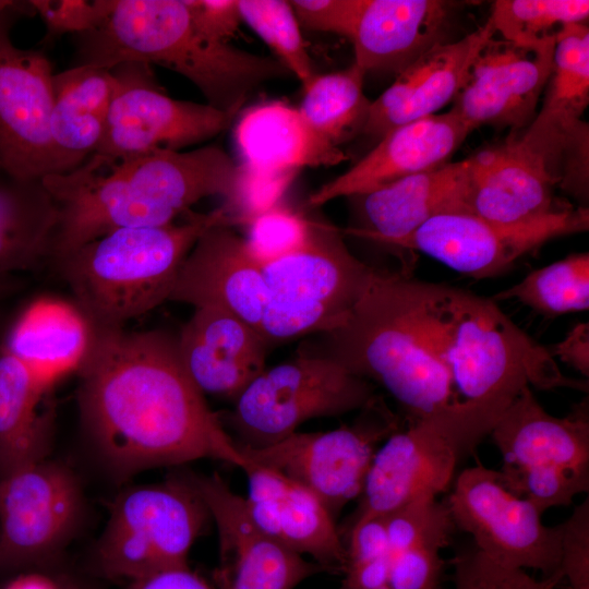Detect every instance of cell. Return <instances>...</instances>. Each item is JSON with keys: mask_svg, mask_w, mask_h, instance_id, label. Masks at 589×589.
<instances>
[{"mask_svg": "<svg viewBox=\"0 0 589 589\" xmlns=\"http://www.w3.org/2000/svg\"><path fill=\"white\" fill-rule=\"evenodd\" d=\"M77 372L84 430L118 471L202 458L248 465L187 373L177 336L161 329L94 332Z\"/></svg>", "mask_w": 589, "mask_h": 589, "instance_id": "cell-1", "label": "cell"}, {"mask_svg": "<svg viewBox=\"0 0 589 589\" xmlns=\"http://www.w3.org/2000/svg\"><path fill=\"white\" fill-rule=\"evenodd\" d=\"M435 286L374 267L346 321L305 347L381 385L408 424L436 421L460 446L459 404L434 330Z\"/></svg>", "mask_w": 589, "mask_h": 589, "instance_id": "cell-2", "label": "cell"}, {"mask_svg": "<svg viewBox=\"0 0 589 589\" xmlns=\"http://www.w3.org/2000/svg\"><path fill=\"white\" fill-rule=\"evenodd\" d=\"M238 169L215 145L122 158L94 153L75 169L41 181L58 212L51 259L113 230L172 224L204 197L226 199Z\"/></svg>", "mask_w": 589, "mask_h": 589, "instance_id": "cell-3", "label": "cell"}, {"mask_svg": "<svg viewBox=\"0 0 589 589\" xmlns=\"http://www.w3.org/2000/svg\"><path fill=\"white\" fill-rule=\"evenodd\" d=\"M433 323L458 399L468 455L525 387L588 392V381L564 375L548 348L517 326L492 298L436 284Z\"/></svg>", "mask_w": 589, "mask_h": 589, "instance_id": "cell-4", "label": "cell"}, {"mask_svg": "<svg viewBox=\"0 0 589 589\" xmlns=\"http://www.w3.org/2000/svg\"><path fill=\"white\" fill-rule=\"evenodd\" d=\"M76 39V65L158 64L191 81L221 111L238 112L256 86L289 74L278 60L206 35L187 0H111L104 21Z\"/></svg>", "mask_w": 589, "mask_h": 589, "instance_id": "cell-5", "label": "cell"}, {"mask_svg": "<svg viewBox=\"0 0 589 589\" xmlns=\"http://www.w3.org/2000/svg\"><path fill=\"white\" fill-rule=\"evenodd\" d=\"M217 225L236 226L224 206L180 224L113 230L55 261L93 332L122 329L169 299L184 259Z\"/></svg>", "mask_w": 589, "mask_h": 589, "instance_id": "cell-6", "label": "cell"}, {"mask_svg": "<svg viewBox=\"0 0 589 589\" xmlns=\"http://www.w3.org/2000/svg\"><path fill=\"white\" fill-rule=\"evenodd\" d=\"M373 269L350 252L340 229L312 220L301 247L262 265L267 304L259 330L269 348L340 326Z\"/></svg>", "mask_w": 589, "mask_h": 589, "instance_id": "cell-7", "label": "cell"}, {"mask_svg": "<svg viewBox=\"0 0 589 589\" xmlns=\"http://www.w3.org/2000/svg\"><path fill=\"white\" fill-rule=\"evenodd\" d=\"M376 396L372 382L303 346L294 358L265 369L219 419L236 434V445L261 448L308 420L361 410Z\"/></svg>", "mask_w": 589, "mask_h": 589, "instance_id": "cell-8", "label": "cell"}, {"mask_svg": "<svg viewBox=\"0 0 589 589\" xmlns=\"http://www.w3.org/2000/svg\"><path fill=\"white\" fill-rule=\"evenodd\" d=\"M189 473L120 494L96 548L110 578L130 581L188 565L189 551L211 519Z\"/></svg>", "mask_w": 589, "mask_h": 589, "instance_id": "cell-9", "label": "cell"}, {"mask_svg": "<svg viewBox=\"0 0 589 589\" xmlns=\"http://www.w3.org/2000/svg\"><path fill=\"white\" fill-rule=\"evenodd\" d=\"M402 428V419L377 395L351 425L294 432L261 448L237 447L247 460L312 492L336 519L347 503L360 496L378 444Z\"/></svg>", "mask_w": 589, "mask_h": 589, "instance_id": "cell-10", "label": "cell"}, {"mask_svg": "<svg viewBox=\"0 0 589 589\" xmlns=\"http://www.w3.org/2000/svg\"><path fill=\"white\" fill-rule=\"evenodd\" d=\"M445 502L456 529L491 560L543 577L562 573L563 524L543 525L538 508L508 491L497 470L481 464L465 469Z\"/></svg>", "mask_w": 589, "mask_h": 589, "instance_id": "cell-11", "label": "cell"}, {"mask_svg": "<svg viewBox=\"0 0 589 589\" xmlns=\"http://www.w3.org/2000/svg\"><path fill=\"white\" fill-rule=\"evenodd\" d=\"M34 13L19 2L0 15V172L24 182H41L68 169L50 136L52 67L40 50L11 40L16 15Z\"/></svg>", "mask_w": 589, "mask_h": 589, "instance_id": "cell-12", "label": "cell"}, {"mask_svg": "<svg viewBox=\"0 0 589 589\" xmlns=\"http://www.w3.org/2000/svg\"><path fill=\"white\" fill-rule=\"evenodd\" d=\"M589 228V211L568 206L514 225L498 224L467 212L435 216L411 233L392 241L393 249L421 252L469 277L489 278L545 242Z\"/></svg>", "mask_w": 589, "mask_h": 589, "instance_id": "cell-13", "label": "cell"}, {"mask_svg": "<svg viewBox=\"0 0 589 589\" xmlns=\"http://www.w3.org/2000/svg\"><path fill=\"white\" fill-rule=\"evenodd\" d=\"M115 86L104 139L96 154L122 158L206 141L227 129L237 111L167 95L149 64L110 69Z\"/></svg>", "mask_w": 589, "mask_h": 589, "instance_id": "cell-14", "label": "cell"}, {"mask_svg": "<svg viewBox=\"0 0 589 589\" xmlns=\"http://www.w3.org/2000/svg\"><path fill=\"white\" fill-rule=\"evenodd\" d=\"M218 533L217 589H294L325 567L261 531L221 476L189 473Z\"/></svg>", "mask_w": 589, "mask_h": 589, "instance_id": "cell-15", "label": "cell"}, {"mask_svg": "<svg viewBox=\"0 0 589 589\" xmlns=\"http://www.w3.org/2000/svg\"><path fill=\"white\" fill-rule=\"evenodd\" d=\"M73 472L48 459L0 480V567L34 563L57 549L81 510Z\"/></svg>", "mask_w": 589, "mask_h": 589, "instance_id": "cell-16", "label": "cell"}, {"mask_svg": "<svg viewBox=\"0 0 589 589\" xmlns=\"http://www.w3.org/2000/svg\"><path fill=\"white\" fill-rule=\"evenodd\" d=\"M555 40L520 46L491 38L480 50L453 110L471 128L524 131L537 115L549 82Z\"/></svg>", "mask_w": 589, "mask_h": 589, "instance_id": "cell-17", "label": "cell"}, {"mask_svg": "<svg viewBox=\"0 0 589 589\" xmlns=\"http://www.w3.org/2000/svg\"><path fill=\"white\" fill-rule=\"evenodd\" d=\"M459 450L435 421L408 424L375 452L350 519L385 516L424 496L437 497L453 481Z\"/></svg>", "mask_w": 589, "mask_h": 589, "instance_id": "cell-18", "label": "cell"}, {"mask_svg": "<svg viewBox=\"0 0 589 589\" xmlns=\"http://www.w3.org/2000/svg\"><path fill=\"white\" fill-rule=\"evenodd\" d=\"M471 132L453 109L400 125L382 136L346 172L313 192L308 205L317 207L338 197L362 195L441 167L450 161Z\"/></svg>", "mask_w": 589, "mask_h": 589, "instance_id": "cell-19", "label": "cell"}, {"mask_svg": "<svg viewBox=\"0 0 589 589\" xmlns=\"http://www.w3.org/2000/svg\"><path fill=\"white\" fill-rule=\"evenodd\" d=\"M168 301L223 309L259 329L267 304L262 266L232 226H214L184 259Z\"/></svg>", "mask_w": 589, "mask_h": 589, "instance_id": "cell-20", "label": "cell"}, {"mask_svg": "<svg viewBox=\"0 0 589 589\" xmlns=\"http://www.w3.org/2000/svg\"><path fill=\"white\" fill-rule=\"evenodd\" d=\"M496 32L488 21L464 38L438 43L399 73L393 84L371 101L363 134L380 140L406 123L436 115L454 101L483 46Z\"/></svg>", "mask_w": 589, "mask_h": 589, "instance_id": "cell-21", "label": "cell"}, {"mask_svg": "<svg viewBox=\"0 0 589 589\" xmlns=\"http://www.w3.org/2000/svg\"><path fill=\"white\" fill-rule=\"evenodd\" d=\"M247 512L265 534L341 575L346 548L335 519L309 490L284 474L248 460Z\"/></svg>", "mask_w": 589, "mask_h": 589, "instance_id": "cell-22", "label": "cell"}, {"mask_svg": "<svg viewBox=\"0 0 589 589\" xmlns=\"http://www.w3.org/2000/svg\"><path fill=\"white\" fill-rule=\"evenodd\" d=\"M588 103L589 29L586 23L570 24L556 37L543 103L520 133L522 142L552 165L585 156L589 136L581 118Z\"/></svg>", "mask_w": 589, "mask_h": 589, "instance_id": "cell-23", "label": "cell"}, {"mask_svg": "<svg viewBox=\"0 0 589 589\" xmlns=\"http://www.w3.org/2000/svg\"><path fill=\"white\" fill-rule=\"evenodd\" d=\"M182 364L203 394L236 401L265 370L259 329L218 308H195L177 336Z\"/></svg>", "mask_w": 589, "mask_h": 589, "instance_id": "cell-24", "label": "cell"}, {"mask_svg": "<svg viewBox=\"0 0 589 589\" xmlns=\"http://www.w3.org/2000/svg\"><path fill=\"white\" fill-rule=\"evenodd\" d=\"M468 159L467 211L470 214L514 225L570 206L556 200L555 181L516 133Z\"/></svg>", "mask_w": 589, "mask_h": 589, "instance_id": "cell-25", "label": "cell"}, {"mask_svg": "<svg viewBox=\"0 0 589 589\" xmlns=\"http://www.w3.org/2000/svg\"><path fill=\"white\" fill-rule=\"evenodd\" d=\"M469 170L468 158L449 161L352 196L358 202L360 224L342 233L387 245L435 216L468 213Z\"/></svg>", "mask_w": 589, "mask_h": 589, "instance_id": "cell-26", "label": "cell"}, {"mask_svg": "<svg viewBox=\"0 0 589 589\" xmlns=\"http://www.w3.org/2000/svg\"><path fill=\"white\" fill-rule=\"evenodd\" d=\"M489 435L502 454V467H555L589 473L587 397L560 418L550 414L527 386Z\"/></svg>", "mask_w": 589, "mask_h": 589, "instance_id": "cell-27", "label": "cell"}, {"mask_svg": "<svg viewBox=\"0 0 589 589\" xmlns=\"http://www.w3.org/2000/svg\"><path fill=\"white\" fill-rule=\"evenodd\" d=\"M449 2L441 0H362L350 37L354 64L364 73H399L442 43Z\"/></svg>", "mask_w": 589, "mask_h": 589, "instance_id": "cell-28", "label": "cell"}, {"mask_svg": "<svg viewBox=\"0 0 589 589\" xmlns=\"http://www.w3.org/2000/svg\"><path fill=\"white\" fill-rule=\"evenodd\" d=\"M51 387L0 346V480L47 459L56 417Z\"/></svg>", "mask_w": 589, "mask_h": 589, "instance_id": "cell-29", "label": "cell"}, {"mask_svg": "<svg viewBox=\"0 0 589 589\" xmlns=\"http://www.w3.org/2000/svg\"><path fill=\"white\" fill-rule=\"evenodd\" d=\"M94 332L74 303L40 298L17 316L0 346L53 385L77 371Z\"/></svg>", "mask_w": 589, "mask_h": 589, "instance_id": "cell-30", "label": "cell"}, {"mask_svg": "<svg viewBox=\"0 0 589 589\" xmlns=\"http://www.w3.org/2000/svg\"><path fill=\"white\" fill-rule=\"evenodd\" d=\"M235 137L243 163L274 170L333 166L347 158L344 152L320 136L298 108L271 101L247 110Z\"/></svg>", "mask_w": 589, "mask_h": 589, "instance_id": "cell-31", "label": "cell"}, {"mask_svg": "<svg viewBox=\"0 0 589 589\" xmlns=\"http://www.w3.org/2000/svg\"><path fill=\"white\" fill-rule=\"evenodd\" d=\"M113 86L110 69L75 64L53 74L50 136L68 172L99 147Z\"/></svg>", "mask_w": 589, "mask_h": 589, "instance_id": "cell-32", "label": "cell"}, {"mask_svg": "<svg viewBox=\"0 0 589 589\" xmlns=\"http://www.w3.org/2000/svg\"><path fill=\"white\" fill-rule=\"evenodd\" d=\"M57 220L43 182L0 177V278L51 259Z\"/></svg>", "mask_w": 589, "mask_h": 589, "instance_id": "cell-33", "label": "cell"}, {"mask_svg": "<svg viewBox=\"0 0 589 589\" xmlns=\"http://www.w3.org/2000/svg\"><path fill=\"white\" fill-rule=\"evenodd\" d=\"M364 76L352 63L342 71L315 75L303 87L298 110L320 136L336 146L362 132L371 104L363 93Z\"/></svg>", "mask_w": 589, "mask_h": 589, "instance_id": "cell-34", "label": "cell"}, {"mask_svg": "<svg viewBox=\"0 0 589 589\" xmlns=\"http://www.w3.org/2000/svg\"><path fill=\"white\" fill-rule=\"evenodd\" d=\"M494 301L516 300L545 316L589 309V253H573L529 273L497 292Z\"/></svg>", "mask_w": 589, "mask_h": 589, "instance_id": "cell-35", "label": "cell"}, {"mask_svg": "<svg viewBox=\"0 0 589 589\" xmlns=\"http://www.w3.org/2000/svg\"><path fill=\"white\" fill-rule=\"evenodd\" d=\"M587 0H497L490 19L502 39L520 46L556 40L570 24L586 23Z\"/></svg>", "mask_w": 589, "mask_h": 589, "instance_id": "cell-36", "label": "cell"}, {"mask_svg": "<svg viewBox=\"0 0 589 589\" xmlns=\"http://www.w3.org/2000/svg\"><path fill=\"white\" fill-rule=\"evenodd\" d=\"M340 532L346 564L338 589H389L393 552L384 516L348 520Z\"/></svg>", "mask_w": 589, "mask_h": 589, "instance_id": "cell-37", "label": "cell"}, {"mask_svg": "<svg viewBox=\"0 0 589 589\" xmlns=\"http://www.w3.org/2000/svg\"><path fill=\"white\" fill-rule=\"evenodd\" d=\"M241 20L275 52L278 61L306 86L316 75L289 1L238 0Z\"/></svg>", "mask_w": 589, "mask_h": 589, "instance_id": "cell-38", "label": "cell"}, {"mask_svg": "<svg viewBox=\"0 0 589 589\" xmlns=\"http://www.w3.org/2000/svg\"><path fill=\"white\" fill-rule=\"evenodd\" d=\"M497 472L508 491L531 502L541 514L568 506L576 495L589 490V473L564 468L502 467Z\"/></svg>", "mask_w": 589, "mask_h": 589, "instance_id": "cell-39", "label": "cell"}, {"mask_svg": "<svg viewBox=\"0 0 589 589\" xmlns=\"http://www.w3.org/2000/svg\"><path fill=\"white\" fill-rule=\"evenodd\" d=\"M384 517L393 555L423 542L447 546L456 529L446 502L434 496L411 501Z\"/></svg>", "mask_w": 589, "mask_h": 589, "instance_id": "cell-40", "label": "cell"}, {"mask_svg": "<svg viewBox=\"0 0 589 589\" xmlns=\"http://www.w3.org/2000/svg\"><path fill=\"white\" fill-rule=\"evenodd\" d=\"M297 172L294 169L274 170L242 163L223 206L236 225L248 226L278 205Z\"/></svg>", "mask_w": 589, "mask_h": 589, "instance_id": "cell-41", "label": "cell"}, {"mask_svg": "<svg viewBox=\"0 0 589 589\" xmlns=\"http://www.w3.org/2000/svg\"><path fill=\"white\" fill-rule=\"evenodd\" d=\"M454 589H555L564 579L558 573L541 579L525 569L502 565L473 544L454 557Z\"/></svg>", "mask_w": 589, "mask_h": 589, "instance_id": "cell-42", "label": "cell"}, {"mask_svg": "<svg viewBox=\"0 0 589 589\" xmlns=\"http://www.w3.org/2000/svg\"><path fill=\"white\" fill-rule=\"evenodd\" d=\"M311 225V219L278 204L248 225L247 249L262 266L301 247Z\"/></svg>", "mask_w": 589, "mask_h": 589, "instance_id": "cell-43", "label": "cell"}, {"mask_svg": "<svg viewBox=\"0 0 589 589\" xmlns=\"http://www.w3.org/2000/svg\"><path fill=\"white\" fill-rule=\"evenodd\" d=\"M46 27L44 43L64 34L81 35L94 29L107 16L111 0H31Z\"/></svg>", "mask_w": 589, "mask_h": 589, "instance_id": "cell-44", "label": "cell"}, {"mask_svg": "<svg viewBox=\"0 0 589 589\" xmlns=\"http://www.w3.org/2000/svg\"><path fill=\"white\" fill-rule=\"evenodd\" d=\"M440 542H423L393 555L389 589H440L445 561Z\"/></svg>", "mask_w": 589, "mask_h": 589, "instance_id": "cell-45", "label": "cell"}, {"mask_svg": "<svg viewBox=\"0 0 589 589\" xmlns=\"http://www.w3.org/2000/svg\"><path fill=\"white\" fill-rule=\"evenodd\" d=\"M563 524V578L568 589H589V498L586 497Z\"/></svg>", "mask_w": 589, "mask_h": 589, "instance_id": "cell-46", "label": "cell"}, {"mask_svg": "<svg viewBox=\"0 0 589 589\" xmlns=\"http://www.w3.org/2000/svg\"><path fill=\"white\" fill-rule=\"evenodd\" d=\"M289 3L298 22L306 28L350 38L362 0H293Z\"/></svg>", "mask_w": 589, "mask_h": 589, "instance_id": "cell-47", "label": "cell"}, {"mask_svg": "<svg viewBox=\"0 0 589 589\" xmlns=\"http://www.w3.org/2000/svg\"><path fill=\"white\" fill-rule=\"evenodd\" d=\"M197 26L209 37L227 43L242 22L238 0H187Z\"/></svg>", "mask_w": 589, "mask_h": 589, "instance_id": "cell-48", "label": "cell"}, {"mask_svg": "<svg viewBox=\"0 0 589 589\" xmlns=\"http://www.w3.org/2000/svg\"><path fill=\"white\" fill-rule=\"evenodd\" d=\"M551 356L570 365L584 376H589V324L575 325L566 337L548 349Z\"/></svg>", "mask_w": 589, "mask_h": 589, "instance_id": "cell-49", "label": "cell"}, {"mask_svg": "<svg viewBox=\"0 0 589 589\" xmlns=\"http://www.w3.org/2000/svg\"><path fill=\"white\" fill-rule=\"evenodd\" d=\"M128 589H217L189 566L164 569L131 581Z\"/></svg>", "mask_w": 589, "mask_h": 589, "instance_id": "cell-50", "label": "cell"}, {"mask_svg": "<svg viewBox=\"0 0 589 589\" xmlns=\"http://www.w3.org/2000/svg\"><path fill=\"white\" fill-rule=\"evenodd\" d=\"M4 589H61L49 576L39 573L22 574L8 584Z\"/></svg>", "mask_w": 589, "mask_h": 589, "instance_id": "cell-51", "label": "cell"}, {"mask_svg": "<svg viewBox=\"0 0 589 589\" xmlns=\"http://www.w3.org/2000/svg\"><path fill=\"white\" fill-rule=\"evenodd\" d=\"M16 1H10V0H0V15L11 9Z\"/></svg>", "mask_w": 589, "mask_h": 589, "instance_id": "cell-52", "label": "cell"}, {"mask_svg": "<svg viewBox=\"0 0 589 589\" xmlns=\"http://www.w3.org/2000/svg\"><path fill=\"white\" fill-rule=\"evenodd\" d=\"M5 285L4 278H0V292H2V288Z\"/></svg>", "mask_w": 589, "mask_h": 589, "instance_id": "cell-53", "label": "cell"}]
</instances>
